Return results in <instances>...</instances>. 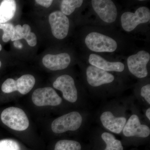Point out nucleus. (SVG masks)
<instances>
[{
    "label": "nucleus",
    "instance_id": "obj_1",
    "mask_svg": "<svg viewBox=\"0 0 150 150\" xmlns=\"http://www.w3.org/2000/svg\"><path fill=\"white\" fill-rule=\"evenodd\" d=\"M1 120L5 125L13 130L23 131L28 128L29 120L23 110L18 108L10 107L3 110Z\"/></svg>",
    "mask_w": 150,
    "mask_h": 150
},
{
    "label": "nucleus",
    "instance_id": "obj_2",
    "mask_svg": "<svg viewBox=\"0 0 150 150\" xmlns=\"http://www.w3.org/2000/svg\"><path fill=\"white\" fill-rule=\"evenodd\" d=\"M85 42L88 48L94 52H112L117 48V43L114 39L97 32L89 33Z\"/></svg>",
    "mask_w": 150,
    "mask_h": 150
},
{
    "label": "nucleus",
    "instance_id": "obj_3",
    "mask_svg": "<svg viewBox=\"0 0 150 150\" xmlns=\"http://www.w3.org/2000/svg\"><path fill=\"white\" fill-rule=\"evenodd\" d=\"M82 117L78 112L74 111L55 119L51 123L52 131L56 134H62L67 131H75L80 127Z\"/></svg>",
    "mask_w": 150,
    "mask_h": 150
},
{
    "label": "nucleus",
    "instance_id": "obj_4",
    "mask_svg": "<svg viewBox=\"0 0 150 150\" xmlns=\"http://www.w3.org/2000/svg\"><path fill=\"white\" fill-rule=\"evenodd\" d=\"M35 82V78L32 75H23L17 80L13 79L6 80L2 85L1 90L4 93L18 91L21 94L25 95L33 88Z\"/></svg>",
    "mask_w": 150,
    "mask_h": 150
},
{
    "label": "nucleus",
    "instance_id": "obj_5",
    "mask_svg": "<svg viewBox=\"0 0 150 150\" xmlns=\"http://www.w3.org/2000/svg\"><path fill=\"white\" fill-rule=\"evenodd\" d=\"M150 19L149 9L142 6L137 9L134 13L130 12L123 13L121 17V24L124 30L130 32L134 30L139 24L149 21Z\"/></svg>",
    "mask_w": 150,
    "mask_h": 150
},
{
    "label": "nucleus",
    "instance_id": "obj_6",
    "mask_svg": "<svg viewBox=\"0 0 150 150\" xmlns=\"http://www.w3.org/2000/svg\"><path fill=\"white\" fill-rule=\"evenodd\" d=\"M150 60V55L144 51H139L127 59V65L131 74L138 78H145L148 73L146 66Z\"/></svg>",
    "mask_w": 150,
    "mask_h": 150
},
{
    "label": "nucleus",
    "instance_id": "obj_7",
    "mask_svg": "<svg viewBox=\"0 0 150 150\" xmlns=\"http://www.w3.org/2000/svg\"><path fill=\"white\" fill-rule=\"evenodd\" d=\"M32 100L35 105L57 106L62 103V98L51 87L36 89L32 94Z\"/></svg>",
    "mask_w": 150,
    "mask_h": 150
},
{
    "label": "nucleus",
    "instance_id": "obj_8",
    "mask_svg": "<svg viewBox=\"0 0 150 150\" xmlns=\"http://www.w3.org/2000/svg\"><path fill=\"white\" fill-rule=\"evenodd\" d=\"M49 22L54 37L58 39H63L67 37L69 28V21L61 11H56L50 14Z\"/></svg>",
    "mask_w": 150,
    "mask_h": 150
},
{
    "label": "nucleus",
    "instance_id": "obj_9",
    "mask_svg": "<svg viewBox=\"0 0 150 150\" xmlns=\"http://www.w3.org/2000/svg\"><path fill=\"white\" fill-rule=\"evenodd\" d=\"M53 86L63 93V97L67 101L74 103L77 100L78 92L74 81L69 75H62L57 78L53 83Z\"/></svg>",
    "mask_w": 150,
    "mask_h": 150
},
{
    "label": "nucleus",
    "instance_id": "obj_10",
    "mask_svg": "<svg viewBox=\"0 0 150 150\" xmlns=\"http://www.w3.org/2000/svg\"><path fill=\"white\" fill-rule=\"evenodd\" d=\"M92 5L94 10L103 21L111 23L115 21L117 16V8L110 0H93Z\"/></svg>",
    "mask_w": 150,
    "mask_h": 150
},
{
    "label": "nucleus",
    "instance_id": "obj_11",
    "mask_svg": "<svg viewBox=\"0 0 150 150\" xmlns=\"http://www.w3.org/2000/svg\"><path fill=\"white\" fill-rule=\"evenodd\" d=\"M123 134L126 137L145 138L149 136L150 129L146 125L141 124L139 118L137 115H133L125 124Z\"/></svg>",
    "mask_w": 150,
    "mask_h": 150
},
{
    "label": "nucleus",
    "instance_id": "obj_12",
    "mask_svg": "<svg viewBox=\"0 0 150 150\" xmlns=\"http://www.w3.org/2000/svg\"><path fill=\"white\" fill-rule=\"evenodd\" d=\"M87 80L88 83L93 87H98L110 83L114 80V77L106 71L93 66H90L86 70Z\"/></svg>",
    "mask_w": 150,
    "mask_h": 150
},
{
    "label": "nucleus",
    "instance_id": "obj_13",
    "mask_svg": "<svg viewBox=\"0 0 150 150\" xmlns=\"http://www.w3.org/2000/svg\"><path fill=\"white\" fill-rule=\"evenodd\" d=\"M71 61L70 55L65 53L57 55L47 54L42 59L43 65L52 71L64 69L70 64Z\"/></svg>",
    "mask_w": 150,
    "mask_h": 150
},
{
    "label": "nucleus",
    "instance_id": "obj_14",
    "mask_svg": "<svg viewBox=\"0 0 150 150\" xmlns=\"http://www.w3.org/2000/svg\"><path fill=\"white\" fill-rule=\"evenodd\" d=\"M100 118L104 127L115 134L121 133L126 123L125 117H115L110 111L103 112Z\"/></svg>",
    "mask_w": 150,
    "mask_h": 150
},
{
    "label": "nucleus",
    "instance_id": "obj_15",
    "mask_svg": "<svg viewBox=\"0 0 150 150\" xmlns=\"http://www.w3.org/2000/svg\"><path fill=\"white\" fill-rule=\"evenodd\" d=\"M88 61L91 66L106 71L122 72L124 69V65L121 62H107L101 56L95 54H91Z\"/></svg>",
    "mask_w": 150,
    "mask_h": 150
},
{
    "label": "nucleus",
    "instance_id": "obj_16",
    "mask_svg": "<svg viewBox=\"0 0 150 150\" xmlns=\"http://www.w3.org/2000/svg\"><path fill=\"white\" fill-rule=\"evenodd\" d=\"M25 39L30 46H35L37 44V37L35 33L31 32V28L28 24L23 26L17 25L14 28L13 34L11 40L12 41Z\"/></svg>",
    "mask_w": 150,
    "mask_h": 150
},
{
    "label": "nucleus",
    "instance_id": "obj_17",
    "mask_svg": "<svg viewBox=\"0 0 150 150\" xmlns=\"http://www.w3.org/2000/svg\"><path fill=\"white\" fill-rule=\"evenodd\" d=\"M16 9L15 1H3L0 5V23H4L11 19L14 16Z\"/></svg>",
    "mask_w": 150,
    "mask_h": 150
},
{
    "label": "nucleus",
    "instance_id": "obj_18",
    "mask_svg": "<svg viewBox=\"0 0 150 150\" xmlns=\"http://www.w3.org/2000/svg\"><path fill=\"white\" fill-rule=\"evenodd\" d=\"M101 138L105 144L104 150H123L122 143L110 133L105 132L101 135Z\"/></svg>",
    "mask_w": 150,
    "mask_h": 150
},
{
    "label": "nucleus",
    "instance_id": "obj_19",
    "mask_svg": "<svg viewBox=\"0 0 150 150\" xmlns=\"http://www.w3.org/2000/svg\"><path fill=\"white\" fill-rule=\"evenodd\" d=\"M82 0H63L61 5V11L65 15H70L75 9L80 7L83 3Z\"/></svg>",
    "mask_w": 150,
    "mask_h": 150
},
{
    "label": "nucleus",
    "instance_id": "obj_20",
    "mask_svg": "<svg viewBox=\"0 0 150 150\" xmlns=\"http://www.w3.org/2000/svg\"><path fill=\"white\" fill-rule=\"evenodd\" d=\"M82 146L79 142L73 140H62L56 143L54 150H81Z\"/></svg>",
    "mask_w": 150,
    "mask_h": 150
},
{
    "label": "nucleus",
    "instance_id": "obj_21",
    "mask_svg": "<svg viewBox=\"0 0 150 150\" xmlns=\"http://www.w3.org/2000/svg\"><path fill=\"white\" fill-rule=\"evenodd\" d=\"M14 26L11 23H0V29L4 30L2 40L4 42H7L11 38L13 34Z\"/></svg>",
    "mask_w": 150,
    "mask_h": 150
},
{
    "label": "nucleus",
    "instance_id": "obj_22",
    "mask_svg": "<svg viewBox=\"0 0 150 150\" xmlns=\"http://www.w3.org/2000/svg\"><path fill=\"white\" fill-rule=\"evenodd\" d=\"M18 143L13 140L4 139L0 141V150H20Z\"/></svg>",
    "mask_w": 150,
    "mask_h": 150
},
{
    "label": "nucleus",
    "instance_id": "obj_23",
    "mask_svg": "<svg viewBox=\"0 0 150 150\" xmlns=\"http://www.w3.org/2000/svg\"><path fill=\"white\" fill-rule=\"evenodd\" d=\"M141 96L150 104V85L147 84L142 88Z\"/></svg>",
    "mask_w": 150,
    "mask_h": 150
},
{
    "label": "nucleus",
    "instance_id": "obj_24",
    "mask_svg": "<svg viewBox=\"0 0 150 150\" xmlns=\"http://www.w3.org/2000/svg\"><path fill=\"white\" fill-rule=\"evenodd\" d=\"M35 1L40 5L48 8L52 4L53 1H52V0H36Z\"/></svg>",
    "mask_w": 150,
    "mask_h": 150
},
{
    "label": "nucleus",
    "instance_id": "obj_25",
    "mask_svg": "<svg viewBox=\"0 0 150 150\" xmlns=\"http://www.w3.org/2000/svg\"><path fill=\"white\" fill-rule=\"evenodd\" d=\"M13 44L15 47H16L17 48H18L19 49H21V48H22V43H21L20 41H19L18 40L14 41Z\"/></svg>",
    "mask_w": 150,
    "mask_h": 150
},
{
    "label": "nucleus",
    "instance_id": "obj_26",
    "mask_svg": "<svg viewBox=\"0 0 150 150\" xmlns=\"http://www.w3.org/2000/svg\"><path fill=\"white\" fill-rule=\"evenodd\" d=\"M146 116H147L148 119H149V120H150V108H149L146 111Z\"/></svg>",
    "mask_w": 150,
    "mask_h": 150
},
{
    "label": "nucleus",
    "instance_id": "obj_27",
    "mask_svg": "<svg viewBox=\"0 0 150 150\" xmlns=\"http://www.w3.org/2000/svg\"><path fill=\"white\" fill-rule=\"evenodd\" d=\"M2 50V46L1 45V44H0V51H1ZM1 61H0V68L1 67Z\"/></svg>",
    "mask_w": 150,
    "mask_h": 150
}]
</instances>
